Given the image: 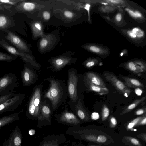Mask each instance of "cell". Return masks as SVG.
<instances>
[{
	"mask_svg": "<svg viewBox=\"0 0 146 146\" xmlns=\"http://www.w3.org/2000/svg\"><path fill=\"white\" fill-rule=\"evenodd\" d=\"M44 81L49 83L48 88L43 92L44 98L50 101L53 111H56L68 99L67 87L63 81L53 77L45 79Z\"/></svg>",
	"mask_w": 146,
	"mask_h": 146,
	"instance_id": "cell-1",
	"label": "cell"
},
{
	"mask_svg": "<svg viewBox=\"0 0 146 146\" xmlns=\"http://www.w3.org/2000/svg\"><path fill=\"white\" fill-rule=\"evenodd\" d=\"M43 87L40 84L33 89L26 111L27 117L31 120H37L39 117L41 104L44 99Z\"/></svg>",
	"mask_w": 146,
	"mask_h": 146,
	"instance_id": "cell-2",
	"label": "cell"
},
{
	"mask_svg": "<svg viewBox=\"0 0 146 146\" xmlns=\"http://www.w3.org/2000/svg\"><path fill=\"white\" fill-rule=\"evenodd\" d=\"M66 133L77 140L94 142L98 143H105L108 139L104 135H93L90 132L88 127H83L80 125L70 126L67 129Z\"/></svg>",
	"mask_w": 146,
	"mask_h": 146,
	"instance_id": "cell-3",
	"label": "cell"
},
{
	"mask_svg": "<svg viewBox=\"0 0 146 146\" xmlns=\"http://www.w3.org/2000/svg\"><path fill=\"white\" fill-rule=\"evenodd\" d=\"M67 75V89L70 100V101L69 102L75 104L77 102L79 98L78 90L79 75L77 71L73 68L69 69L68 71Z\"/></svg>",
	"mask_w": 146,
	"mask_h": 146,
	"instance_id": "cell-4",
	"label": "cell"
},
{
	"mask_svg": "<svg viewBox=\"0 0 146 146\" xmlns=\"http://www.w3.org/2000/svg\"><path fill=\"white\" fill-rule=\"evenodd\" d=\"M53 111L51 104L47 99H44L41 104L37 120V127L38 128L41 129L43 126L51 124Z\"/></svg>",
	"mask_w": 146,
	"mask_h": 146,
	"instance_id": "cell-5",
	"label": "cell"
},
{
	"mask_svg": "<svg viewBox=\"0 0 146 146\" xmlns=\"http://www.w3.org/2000/svg\"><path fill=\"white\" fill-rule=\"evenodd\" d=\"M54 116L58 123L70 126L80 125L83 123L68 108H65L61 112L55 115Z\"/></svg>",
	"mask_w": 146,
	"mask_h": 146,
	"instance_id": "cell-6",
	"label": "cell"
},
{
	"mask_svg": "<svg viewBox=\"0 0 146 146\" xmlns=\"http://www.w3.org/2000/svg\"><path fill=\"white\" fill-rule=\"evenodd\" d=\"M18 81L17 75L11 73L0 78V95L5 94L16 88Z\"/></svg>",
	"mask_w": 146,
	"mask_h": 146,
	"instance_id": "cell-7",
	"label": "cell"
},
{
	"mask_svg": "<svg viewBox=\"0 0 146 146\" xmlns=\"http://www.w3.org/2000/svg\"><path fill=\"white\" fill-rule=\"evenodd\" d=\"M26 96V95L21 93L16 94L0 105V115L16 109L21 104Z\"/></svg>",
	"mask_w": 146,
	"mask_h": 146,
	"instance_id": "cell-8",
	"label": "cell"
},
{
	"mask_svg": "<svg viewBox=\"0 0 146 146\" xmlns=\"http://www.w3.org/2000/svg\"><path fill=\"white\" fill-rule=\"evenodd\" d=\"M104 76L106 80L115 87L118 92L126 97H127L132 92L131 90L113 74L106 72L104 74Z\"/></svg>",
	"mask_w": 146,
	"mask_h": 146,
	"instance_id": "cell-9",
	"label": "cell"
},
{
	"mask_svg": "<svg viewBox=\"0 0 146 146\" xmlns=\"http://www.w3.org/2000/svg\"><path fill=\"white\" fill-rule=\"evenodd\" d=\"M70 142V141H67L63 134H52L44 137L39 146H67Z\"/></svg>",
	"mask_w": 146,
	"mask_h": 146,
	"instance_id": "cell-10",
	"label": "cell"
},
{
	"mask_svg": "<svg viewBox=\"0 0 146 146\" xmlns=\"http://www.w3.org/2000/svg\"><path fill=\"white\" fill-rule=\"evenodd\" d=\"M69 104L71 110L82 122L89 121L90 119L89 114L84 108L81 98H79L76 103L72 104L69 102Z\"/></svg>",
	"mask_w": 146,
	"mask_h": 146,
	"instance_id": "cell-11",
	"label": "cell"
},
{
	"mask_svg": "<svg viewBox=\"0 0 146 146\" xmlns=\"http://www.w3.org/2000/svg\"><path fill=\"white\" fill-rule=\"evenodd\" d=\"M22 82L24 86H30L38 80V75L33 69L25 65L21 71Z\"/></svg>",
	"mask_w": 146,
	"mask_h": 146,
	"instance_id": "cell-12",
	"label": "cell"
},
{
	"mask_svg": "<svg viewBox=\"0 0 146 146\" xmlns=\"http://www.w3.org/2000/svg\"><path fill=\"white\" fill-rule=\"evenodd\" d=\"M23 137L19 127L17 126L12 131L3 146H22Z\"/></svg>",
	"mask_w": 146,
	"mask_h": 146,
	"instance_id": "cell-13",
	"label": "cell"
},
{
	"mask_svg": "<svg viewBox=\"0 0 146 146\" xmlns=\"http://www.w3.org/2000/svg\"><path fill=\"white\" fill-rule=\"evenodd\" d=\"M0 46L14 56L21 57L25 62L31 63V59L23 51L10 45L3 39L0 38Z\"/></svg>",
	"mask_w": 146,
	"mask_h": 146,
	"instance_id": "cell-14",
	"label": "cell"
},
{
	"mask_svg": "<svg viewBox=\"0 0 146 146\" xmlns=\"http://www.w3.org/2000/svg\"><path fill=\"white\" fill-rule=\"evenodd\" d=\"M7 34L5 38L15 46L18 49L22 51H27V47L25 43L17 35L11 31H5Z\"/></svg>",
	"mask_w": 146,
	"mask_h": 146,
	"instance_id": "cell-15",
	"label": "cell"
},
{
	"mask_svg": "<svg viewBox=\"0 0 146 146\" xmlns=\"http://www.w3.org/2000/svg\"><path fill=\"white\" fill-rule=\"evenodd\" d=\"M84 76L94 84L102 88H108L102 78L97 74L88 72L86 73Z\"/></svg>",
	"mask_w": 146,
	"mask_h": 146,
	"instance_id": "cell-16",
	"label": "cell"
},
{
	"mask_svg": "<svg viewBox=\"0 0 146 146\" xmlns=\"http://www.w3.org/2000/svg\"><path fill=\"white\" fill-rule=\"evenodd\" d=\"M83 80L84 85L89 90L95 92L100 95L107 94L109 92L108 88H102L94 84L84 76Z\"/></svg>",
	"mask_w": 146,
	"mask_h": 146,
	"instance_id": "cell-17",
	"label": "cell"
},
{
	"mask_svg": "<svg viewBox=\"0 0 146 146\" xmlns=\"http://www.w3.org/2000/svg\"><path fill=\"white\" fill-rule=\"evenodd\" d=\"M19 119V112H16L0 118V129Z\"/></svg>",
	"mask_w": 146,
	"mask_h": 146,
	"instance_id": "cell-18",
	"label": "cell"
},
{
	"mask_svg": "<svg viewBox=\"0 0 146 146\" xmlns=\"http://www.w3.org/2000/svg\"><path fill=\"white\" fill-rule=\"evenodd\" d=\"M122 78L124 81V84L128 87L141 89L145 88V86L143 84L136 79L126 76H122Z\"/></svg>",
	"mask_w": 146,
	"mask_h": 146,
	"instance_id": "cell-19",
	"label": "cell"
},
{
	"mask_svg": "<svg viewBox=\"0 0 146 146\" xmlns=\"http://www.w3.org/2000/svg\"><path fill=\"white\" fill-rule=\"evenodd\" d=\"M146 98L145 96H144L135 100L132 103L128 105L123 110L121 115H123L131 111L145 100Z\"/></svg>",
	"mask_w": 146,
	"mask_h": 146,
	"instance_id": "cell-20",
	"label": "cell"
},
{
	"mask_svg": "<svg viewBox=\"0 0 146 146\" xmlns=\"http://www.w3.org/2000/svg\"><path fill=\"white\" fill-rule=\"evenodd\" d=\"M11 21L9 18L6 15L0 14V29H4L8 27L11 25Z\"/></svg>",
	"mask_w": 146,
	"mask_h": 146,
	"instance_id": "cell-21",
	"label": "cell"
},
{
	"mask_svg": "<svg viewBox=\"0 0 146 146\" xmlns=\"http://www.w3.org/2000/svg\"><path fill=\"white\" fill-rule=\"evenodd\" d=\"M17 56H11L0 52V61L11 62L17 58Z\"/></svg>",
	"mask_w": 146,
	"mask_h": 146,
	"instance_id": "cell-22",
	"label": "cell"
},
{
	"mask_svg": "<svg viewBox=\"0 0 146 146\" xmlns=\"http://www.w3.org/2000/svg\"><path fill=\"white\" fill-rule=\"evenodd\" d=\"M110 114V111L107 105L104 104L102 106L101 110V118L102 121L106 120Z\"/></svg>",
	"mask_w": 146,
	"mask_h": 146,
	"instance_id": "cell-23",
	"label": "cell"
},
{
	"mask_svg": "<svg viewBox=\"0 0 146 146\" xmlns=\"http://www.w3.org/2000/svg\"><path fill=\"white\" fill-rule=\"evenodd\" d=\"M143 116H140L133 119L127 124V129L128 130H131L136 125L142 118Z\"/></svg>",
	"mask_w": 146,
	"mask_h": 146,
	"instance_id": "cell-24",
	"label": "cell"
},
{
	"mask_svg": "<svg viewBox=\"0 0 146 146\" xmlns=\"http://www.w3.org/2000/svg\"><path fill=\"white\" fill-rule=\"evenodd\" d=\"M16 94L9 92L5 94L0 95V105L14 96Z\"/></svg>",
	"mask_w": 146,
	"mask_h": 146,
	"instance_id": "cell-25",
	"label": "cell"
},
{
	"mask_svg": "<svg viewBox=\"0 0 146 146\" xmlns=\"http://www.w3.org/2000/svg\"><path fill=\"white\" fill-rule=\"evenodd\" d=\"M126 139L133 146H142L140 141L135 138L127 137H126Z\"/></svg>",
	"mask_w": 146,
	"mask_h": 146,
	"instance_id": "cell-26",
	"label": "cell"
},
{
	"mask_svg": "<svg viewBox=\"0 0 146 146\" xmlns=\"http://www.w3.org/2000/svg\"><path fill=\"white\" fill-rule=\"evenodd\" d=\"M126 67L130 72L135 74H139L135 66V63L133 62H130L128 63Z\"/></svg>",
	"mask_w": 146,
	"mask_h": 146,
	"instance_id": "cell-27",
	"label": "cell"
},
{
	"mask_svg": "<svg viewBox=\"0 0 146 146\" xmlns=\"http://www.w3.org/2000/svg\"><path fill=\"white\" fill-rule=\"evenodd\" d=\"M23 1L22 0H0V3L15 5H17L19 3Z\"/></svg>",
	"mask_w": 146,
	"mask_h": 146,
	"instance_id": "cell-28",
	"label": "cell"
},
{
	"mask_svg": "<svg viewBox=\"0 0 146 146\" xmlns=\"http://www.w3.org/2000/svg\"><path fill=\"white\" fill-rule=\"evenodd\" d=\"M135 64L139 74L146 71V66L143 64L139 62Z\"/></svg>",
	"mask_w": 146,
	"mask_h": 146,
	"instance_id": "cell-29",
	"label": "cell"
},
{
	"mask_svg": "<svg viewBox=\"0 0 146 146\" xmlns=\"http://www.w3.org/2000/svg\"><path fill=\"white\" fill-rule=\"evenodd\" d=\"M126 10L131 15L134 17H142V15L141 13L138 11L134 12L127 8H126Z\"/></svg>",
	"mask_w": 146,
	"mask_h": 146,
	"instance_id": "cell-30",
	"label": "cell"
},
{
	"mask_svg": "<svg viewBox=\"0 0 146 146\" xmlns=\"http://www.w3.org/2000/svg\"><path fill=\"white\" fill-rule=\"evenodd\" d=\"M109 121L110 127L111 128L115 127L117 123L116 119L114 117L111 116L109 118Z\"/></svg>",
	"mask_w": 146,
	"mask_h": 146,
	"instance_id": "cell-31",
	"label": "cell"
},
{
	"mask_svg": "<svg viewBox=\"0 0 146 146\" xmlns=\"http://www.w3.org/2000/svg\"><path fill=\"white\" fill-rule=\"evenodd\" d=\"M146 107H144L136 110L135 112V113L136 115H141L143 114H145L146 113Z\"/></svg>",
	"mask_w": 146,
	"mask_h": 146,
	"instance_id": "cell-32",
	"label": "cell"
},
{
	"mask_svg": "<svg viewBox=\"0 0 146 146\" xmlns=\"http://www.w3.org/2000/svg\"><path fill=\"white\" fill-rule=\"evenodd\" d=\"M146 124V114L143 116L142 118L138 123L136 126L140 125H145Z\"/></svg>",
	"mask_w": 146,
	"mask_h": 146,
	"instance_id": "cell-33",
	"label": "cell"
},
{
	"mask_svg": "<svg viewBox=\"0 0 146 146\" xmlns=\"http://www.w3.org/2000/svg\"><path fill=\"white\" fill-rule=\"evenodd\" d=\"M96 64V62L93 60L89 61L87 62L85 64V66L88 68L93 66Z\"/></svg>",
	"mask_w": 146,
	"mask_h": 146,
	"instance_id": "cell-34",
	"label": "cell"
},
{
	"mask_svg": "<svg viewBox=\"0 0 146 146\" xmlns=\"http://www.w3.org/2000/svg\"><path fill=\"white\" fill-rule=\"evenodd\" d=\"M99 118V114L97 112H93L91 115V119L93 120H96L98 119Z\"/></svg>",
	"mask_w": 146,
	"mask_h": 146,
	"instance_id": "cell-35",
	"label": "cell"
},
{
	"mask_svg": "<svg viewBox=\"0 0 146 146\" xmlns=\"http://www.w3.org/2000/svg\"><path fill=\"white\" fill-rule=\"evenodd\" d=\"M43 16L45 19L47 20L50 18V15L49 12L47 11H45L43 13Z\"/></svg>",
	"mask_w": 146,
	"mask_h": 146,
	"instance_id": "cell-36",
	"label": "cell"
},
{
	"mask_svg": "<svg viewBox=\"0 0 146 146\" xmlns=\"http://www.w3.org/2000/svg\"><path fill=\"white\" fill-rule=\"evenodd\" d=\"M48 44L47 40L45 39L42 40L40 42V45L42 48H44Z\"/></svg>",
	"mask_w": 146,
	"mask_h": 146,
	"instance_id": "cell-37",
	"label": "cell"
},
{
	"mask_svg": "<svg viewBox=\"0 0 146 146\" xmlns=\"http://www.w3.org/2000/svg\"><path fill=\"white\" fill-rule=\"evenodd\" d=\"M64 15L68 18H71L73 17V14L70 11H66L64 12Z\"/></svg>",
	"mask_w": 146,
	"mask_h": 146,
	"instance_id": "cell-38",
	"label": "cell"
},
{
	"mask_svg": "<svg viewBox=\"0 0 146 146\" xmlns=\"http://www.w3.org/2000/svg\"><path fill=\"white\" fill-rule=\"evenodd\" d=\"M90 49L91 51L96 53L99 52L100 50V49L94 46H90Z\"/></svg>",
	"mask_w": 146,
	"mask_h": 146,
	"instance_id": "cell-39",
	"label": "cell"
},
{
	"mask_svg": "<svg viewBox=\"0 0 146 146\" xmlns=\"http://www.w3.org/2000/svg\"><path fill=\"white\" fill-rule=\"evenodd\" d=\"M135 91L137 95L139 96H141L143 92L141 88H135Z\"/></svg>",
	"mask_w": 146,
	"mask_h": 146,
	"instance_id": "cell-40",
	"label": "cell"
},
{
	"mask_svg": "<svg viewBox=\"0 0 146 146\" xmlns=\"http://www.w3.org/2000/svg\"><path fill=\"white\" fill-rule=\"evenodd\" d=\"M135 35L136 36L138 37H141L143 36L144 35L143 32L140 29H139L138 31H137Z\"/></svg>",
	"mask_w": 146,
	"mask_h": 146,
	"instance_id": "cell-41",
	"label": "cell"
},
{
	"mask_svg": "<svg viewBox=\"0 0 146 146\" xmlns=\"http://www.w3.org/2000/svg\"><path fill=\"white\" fill-rule=\"evenodd\" d=\"M122 18L121 15L120 13L117 14L116 16V19L118 21H120Z\"/></svg>",
	"mask_w": 146,
	"mask_h": 146,
	"instance_id": "cell-42",
	"label": "cell"
},
{
	"mask_svg": "<svg viewBox=\"0 0 146 146\" xmlns=\"http://www.w3.org/2000/svg\"><path fill=\"white\" fill-rule=\"evenodd\" d=\"M127 33L129 35V36L132 38H135L136 37V35L135 34L133 33L131 31H128L127 32Z\"/></svg>",
	"mask_w": 146,
	"mask_h": 146,
	"instance_id": "cell-43",
	"label": "cell"
},
{
	"mask_svg": "<svg viewBox=\"0 0 146 146\" xmlns=\"http://www.w3.org/2000/svg\"><path fill=\"white\" fill-rule=\"evenodd\" d=\"M72 146H84L82 144L78 143H76L75 141H74L72 142Z\"/></svg>",
	"mask_w": 146,
	"mask_h": 146,
	"instance_id": "cell-44",
	"label": "cell"
},
{
	"mask_svg": "<svg viewBox=\"0 0 146 146\" xmlns=\"http://www.w3.org/2000/svg\"><path fill=\"white\" fill-rule=\"evenodd\" d=\"M35 27L39 30H41L42 28L41 25L38 23H36L35 24Z\"/></svg>",
	"mask_w": 146,
	"mask_h": 146,
	"instance_id": "cell-45",
	"label": "cell"
},
{
	"mask_svg": "<svg viewBox=\"0 0 146 146\" xmlns=\"http://www.w3.org/2000/svg\"><path fill=\"white\" fill-rule=\"evenodd\" d=\"M90 5L89 4H86L85 7V9L88 11L89 10Z\"/></svg>",
	"mask_w": 146,
	"mask_h": 146,
	"instance_id": "cell-46",
	"label": "cell"
},
{
	"mask_svg": "<svg viewBox=\"0 0 146 146\" xmlns=\"http://www.w3.org/2000/svg\"><path fill=\"white\" fill-rule=\"evenodd\" d=\"M139 29L137 28H135L133 29L132 30V32L133 33L135 34L136 32L138 31Z\"/></svg>",
	"mask_w": 146,
	"mask_h": 146,
	"instance_id": "cell-47",
	"label": "cell"
},
{
	"mask_svg": "<svg viewBox=\"0 0 146 146\" xmlns=\"http://www.w3.org/2000/svg\"><path fill=\"white\" fill-rule=\"evenodd\" d=\"M30 131H29V132H31V133H30L29 134H30V135H33L34 134L35 132V131L33 129H31V130Z\"/></svg>",
	"mask_w": 146,
	"mask_h": 146,
	"instance_id": "cell-48",
	"label": "cell"
},
{
	"mask_svg": "<svg viewBox=\"0 0 146 146\" xmlns=\"http://www.w3.org/2000/svg\"><path fill=\"white\" fill-rule=\"evenodd\" d=\"M141 138L142 139H143V140L146 141V134H143V135H142L141 136Z\"/></svg>",
	"mask_w": 146,
	"mask_h": 146,
	"instance_id": "cell-49",
	"label": "cell"
},
{
	"mask_svg": "<svg viewBox=\"0 0 146 146\" xmlns=\"http://www.w3.org/2000/svg\"><path fill=\"white\" fill-rule=\"evenodd\" d=\"M88 146H99L98 145H95L94 144H89L88 145Z\"/></svg>",
	"mask_w": 146,
	"mask_h": 146,
	"instance_id": "cell-50",
	"label": "cell"
},
{
	"mask_svg": "<svg viewBox=\"0 0 146 146\" xmlns=\"http://www.w3.org/2000/svg\"><path fill=\"white\" fill-rule=\"evenodd\" d=\"M123 53H121V54H120V55L121 56H122L123 55Z\"/></svg>",
	"mask_w": 146,
	"mask_h": 146,
	"instance_id": "cell-51",
	"label": "cell"
}]
</instances>
